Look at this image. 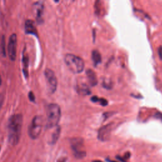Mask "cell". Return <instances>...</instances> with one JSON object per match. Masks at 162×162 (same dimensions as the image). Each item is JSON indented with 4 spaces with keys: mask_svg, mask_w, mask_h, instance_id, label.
Returning a JSON list of instances; mask_svg holds the SVG:
<instances>
[{
    "mask_svg": "<svg viewBox=\"0 0 162 162\" xmlns=\"http://www.w3.org/2000/svg\"><path fill=\"white\" fill-rule=\"evenodd\" d=\"M22 123L23 117L21 114L12 115L9 119L8 124V141L11 145H17L19 142Z\"/></svg>",
    "mask_w": 162,
    "mask_h": 162,
    "instance_id": "obj_1",
    "label": "cell"
},
{
    "mask_svg": "<svg viewBox=\"0 0 162 162\" xmlns=\"http://www.w3.org/2000/svg\"><path fill=\"white\" fill-rule=\"evenodd\" d=\"M61 118V109L59 105L55 103L49 105L47 108L46 127L52 129L57 127Z\"/></svg>",
    "mask_w": 162,
    "mask_h": 162,
    "instance_id": "obj_2",
    "label": "cell"
},
{
    "mask_svg": "<svg viewBox=\"0 0 162 162\" xmlns=\"http://www.w3.org/2000/svg\"><path fill=\"white\" fill-rule=\"evenodd\" d=\"M69 69L73 73H80L84 69V61L79 56L72 54H67L64 58Z\"/></svg>",
    "mask_w": 162,
    "mask_h": 162,
    "instance_id": "obj_3",
    "label": "cell"
},
{
    "mask_svg": "<svg viewBox=\"0 0 162 162\" xmlns=\"http://www.w3.org/2000/svg\"><path fill=\"white\" fill-rule=\"evenodd\" d=\"M43 126V118L41 116H35L32 119L28 129V133L30 138L35 139L41 134Z\"/></svg>",
    "mask_w": 162,
    "mask_h": 162,
    "instance_id": "obj_4",
    "label": "cell"
},
{
    "mask_svg": "<svg viewBox=\"0 0 162 162\" xmlns=\"http://www.w3.org/2000/svg\"><path fill=\"white\" fill-rule=\"evenodd\" d=\"M70 144L73 155L77 158L81 159L85 156L86 152L83 139L80 138H73L70 141Z\"/></svg>",
    "mask_w": 162,
    "mask_h": 162,
    "instance_id": "obj_5",
    "label": "cell"
},
{
    "mask_svg": "<svg viewBox=\"0 0 162 162\" xmlns=\"http://www.w3.org/2000/svg\"><path fill=\"white\" fill-rule=\"evenodd\" d=\"M44 76L46 79L47 88L49 92L54 93L56 90L58 85L57 79L54 72L51 69H46L44 71Z\"/></svg>",
    "mask_w": 162,
    "mask_h": 162,
    "instance_id": "obj_6",
    "label": "cell"
},
{
    "mask_svg": "<svg viewBox=\"0 0 162 162\" xmlns=\"http://www.w3.org/2000/svg\"><path fill=\"white\" fill-rule=\"evenodd\" d=\"M17 37L15 34H13L9 39L8 44V53L10 59L11 61H15L17 56Z\"/></svg>",
    "mask_w": 162,
    "mask_h": 162,
    "instance_id": "obj_7",
    "label": "cell"
},
{
    "mask_svg": "<svg viewBox=\"0 0 162 162\" xmlns=\"http://www.w3.org/2000/svg\"><path fill=\"white\" fill-rule=\"evenodd\" d=\"M113 127V123H110L102 127L98 131V139L102 141L108 140L111 134Z\"/></svg>",
    "mask_w": 162,
    "mask_h": 162,
    "instance_id": "obj_8",
    "label": "cell"
},
{
    "mask_svg": "<svg viewBox=\"0 0 162 162\" xmlns=\"http://www.w3.org/2000/svg\"><path fill=\"white\" fill-rule=\"evenodd\" d=\"M34 12L37 22L41 23L43 22V13H44V5L43 2H38L34 5Z\"/></svg>",
    "mask_w": 162,
    "mask_h": 162,
    "instance_id": "obj_9",
    "label": "cell"
},
{
    "mask_svg": "<svg viewBox=\"0 0 162 162\" xmlns=\"http://www.w3.org/2000/svg\"><path fill=\"white\" fill-rule=\"evenodd\" d=\"M25 29L27 34H32L35 36L37 35V31L35 26V23L32 20H27L25 23Z\"/></svg>",
    "mask_w": 162,
    "mask_h": 162,
    "instance_id": "obj_10",
    "label": "cell"
},
{
    "mask_svg": "<svg viewBox=\"0 0 162 162\" xmlns=\"http://www.w3.org/2000/svg\"><path fill=\"white\" fill-rule=\"evenodd\" d=\"M86 76L91 85L95 86L98 84V78L96 73L91 69L86 70Z\"/></svg>",
    "mask_w": 162,
    "mask_h": 162,
    "instance_id": "obj_11",
    "label": "cell"
},
{
    "mask_svg": "<svg viewBox=\"0 0 162 162\" xmlns=\"http://www.w3.org/2000/svg\"><path fill=\"white\" fill-rule=\"evenodd\" d=\"M22 63H23V72L24 76L26 77H27L29 76V57L27 54L24 52L23 55V59H22Z\"/></svg>",
    "mask_w": 162,
    "mask_h": 162,
    "instance_id": "obj_12",
    "label": "cell"
},
{
    "mask_svg": "<svg viewBox=\"0 0 162 162\" xmlns=\"http://www.w3.org/2000/svg\"><path fill=\"white\" fill-rule=\"evenodd\" d=\"M77 93L82 96L89 95L91 94V91L88 85L85 84H79L77 85Z\"/></svg>",
    "mask_w": 162,
    "mask_h": 162,
    "instance_id": "obj_13",
    "label": "cell"
},
{
    "mask_svg": "<svg viewBox=\"0 0 162 162\" xmlns=\"http://www.w3.org/2000/svg\"><path fill=\"white\" fill-rule=\"evenodd\" d=\"M92 60L95 66L100 64L102 62V56L100 53L97 50H93L92 52Z\"/></svg>",
    "mask_w": 162,
    "mask_h": 162,
    "instance_id": "obj_14",
    "label": "cell"
},
{
    "mask_svg": "<svg viewBox=\"0 0 162 162\" xmlns=\"http://www.w3.org/2000/svg\"><path fill=\"white\" fill-rule=\"evenodd\" d=\"M60 134V128L59 127H57L55 130V131L53 132V133L52 134V137H51L52 144H54L57 141L58 139L59 138Z\"/></svg>",
    "mask_w": 162,
    "mask_h": 162,
    "instance_id": "obj_15",
    "label": "cell"
},
{
    "mask_svg": "<svg viewBox=\"0 0 162 162\" xmlns=\"http://www.w3.org/2000/svg\"><path fill=\"white\" fill-rule=\"evenodd\" d=\"M91 99V101H92L93 102H94V103L98 102V103H99V104H100V105H102V106H106V105H108V102H107V100H106L105 99H103V98H98V97L96 96L92 97Z\"/></svg>",
    "mask_w": 162,
    "mask_h": 162,
    "instance_id": "obj_16",
    "label": "cell"
},
{
    "mask_svg": "<svg viewBox=\"0 0 162 162\" xmlns=\"http://www.w3.org/2000/svg\"><path fill=\"white\" fill-rule=\"evenodd\" d=\"M5 37L3 36L2 37V52L4 55V56L6 55V51H5Z\"/></svg>",
    "mask_w": 162,
    "mask_h": 162,
    "instance_id": "obj_17",
    "label": "cell"
},
{
    "mask_svg": "<svg viewBox=\"0 0 162 162\" xmlns=\"http://www.w3.org/2000/svg\"><path fill=\"white\" fill-rule=\"evenodd\" d=\"M29 99L31 102H34V101H35V96H34V93L32 91L29 92Z\"/></svg>",
    "mask_w": 162,
    "mask_h": 162,
    "instance_id": "obj_18",
    "label": "cell"
},
{
    "mask_svg": "<svg viewBox=\"0 0 162 162\" xmlns=\"http://www.w3.org/2000/svg\"><path fill=\"white\" fill-rule=\"evenodd\" d=\"M158 55L159 57L160 58L161 60H162V46H160L158 49Z\"/></svg>",
    "mask_w": 162,
    "mask_h": 162,
    "instance_id": "obj_19",
    "label": "cell"
},
{
    "mask_svg": "<svg viewBox=\"0 0 162 162\" xmlns=\"http://www.w3.org/2000/svg\"><path fill=\"white\" fill-rule=\"evenodd\" d=\"M156 117L158 118H159V119H161V120H162V114L159 113V112H158V113H157V114H156Z\"/></svg>",
    "mask_w": 162,
    "mask_h": 162,
    "instance_id": "obj_20",
    "label": "cell"
},
{
    "mask_svg": "<svg viewBox=\"0 0 162 162\" xmlns=\"http://www.w3.org/2000/svg\"><path fill=\"white\" fill-rule=\"evenodd\" d=\"M93 162H103V161H100V160H94V161H93Z\"/></svg>",
    "mask_w": 162,
    "mask_h": 162,
    "instance_id": "obj_21",
    "label": "cell"
},
{
    "mask_svg": "<svg viewBox=\"0 0 162 162\" xmlns=\"http://www.w3.org/2000/svg\"><path fill=\"white\" fill-rule=\"evenodd\" d=\"M2 77H1V76H0V85H1V84H2Z\"/></svg>",
    "mask_w": 162,
    "mask_h": 162,
    "instance_id": "obj_22",
    "label": "cell"
},
{
    "mask_svg": "<svg viewBox=\"0 0 162 162\" xmlns=\"http://www.w3.org/2000/svg\"><path fill=\"white\" fill-rule=\"evenodd\" d=\"M110 162H115V161H110Z\"/></svg>",
    "mask_w": 162,
    "mask_h": 162,
    "instance_id": "obj_23",
    "label": "cell"
}]
</instances>
